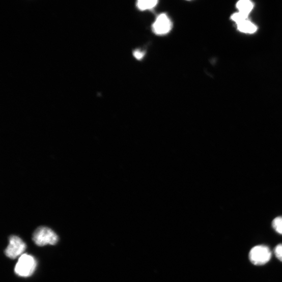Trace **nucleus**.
<instances>
[{"mask_svg":"<svg viewBox=\"0 0 282 282\" xmlns=\"http://www.w3.org/2000/svg\"><path fill=\"white\" fill-rule=\"evenodd\" d=\"M274 253L277 259L282 263V244H278L275 247Z\"/></svg>","mask_w":282,"mask_h":282,"instance_id":"9b49d317","label":"nucleus"},{"mask_svg":"<svg viewBox=\"0 0 282 282\" xmlns=\"http://www.w3.org/2000/svg\"><path fill=\"white\" fill-rule=\"evenodd\" d=\"M158 3L157 0H139L136 5L139 10L146 11L154 8Z\"/></svg>","mask_w":282,"mask_h":282,"instance_id":"423d86ee","label":"nucleus"},{"mask_svg":"<svg viewBox=\"0 0 282 282\" xmlns=\"http://www.w3.org/2000/svg\"><path fill=\"white\" fill-rule=\"evenodd\" d=\"M248 15L246 14L239 12L234 14L232 16V19L237 23V24L246 21Z\"/></svg>","mask_w":282,"mask_h":282,"instance_id":"9d476101","label":"nucleus"},{"mask_svg":"<svg viewBox=\"0 0 282 282\" xmlns=\"http://www.w3.org/2000/svg\"><path fill=\"white\" fill-rule=\"evenodd\" d=\"M9 245L5 250L6 256L11 259H15L23 254L26 248L24 241L16 236H11L9 238Z\"/></svg>","mask_w":282,"mask_h":282,"instance_id":"20e7f679","label":"nucleus"},{"mask_svg":"<svg viewBox=\"0 0 282 282\" xmlns=\"http://www.w3.org/2000/svg\"><path fill=\"white\" fill-rule=\"evenodd\" d=\"M272 226L276 232L282 235V217L275 218L272 221Z\"/></svg>","mask_w":282,"mask_h":282,"instance_id":"1a4fd4ad","label":"nucleus"},{"mask_svg":"<svg viewBox=\"0 0 282 282\" xmlns=\"http://www.w3.org/2000/svg\"><path fill=\"white\" fill-rule=\"evenodd\" d=\"M237 25L238 30L241 32L251 34L257 31L256 26L247 20Z\"/></svg>","mask_w":282,"mask_h":282,"instance_id":"0eeeda50","label":"nucleus"},{"mask_svg":"<svg viewBox=\"0 0 282 282\" xmlns=\"http://www.w3.org/2000/svg\"><path fill=\"white\" fill-rule=\"evenodd\" d=\"M272 253L270 248L265 245H258L250 251L249 258L251 263L255 266H263L270 260Z\"/></svg>","mask_w":282,"mask_h":282,"instance_id":"7ed1b4c3","label":"nucleus"},{"mask_svg":"<svg viewBox=\"0 0 282 282\" xmlns=\"http://www.w3.org/2000/svg\"><path fill=\"white\" fill-rule=\"evenodd\" d=\"M172 23L170 18L165 14L159 15L152 26L155 34L163 35L168 33L172 29Z\"/></svg>","mask_w":282,"mask_h":282,"instance_id":"39448f33","label":"nucleus"},{"mask_svg":"<svg viewBox=\"0 0 282 282\" xmlns=\"http://www.w3.org/2000/svg\"><path fill=\"white\" fill-rule=\"evenodd\" d=\"M33 240L39 246L47 245H54L58 241V237L51 229L44 227H39L34 232Z\"/></svg>","mask_w":282,"mask_h":282,"instance_id":"f257e3e1","label":"nucleus"},{"mask_svg":"<svg viewBox=\"0 0 282 282\" xmlns=\"http://www.w3.org/2000/svg\"><path fill=\"white\" fill-rule=\"evenodd\" d=\"M36 266V261L33 256L23 254L19 258L15 267V272L20 276L28 277L34 272Z\"/></svg>","mask_w":282,"mask_h":282,"instance_id":"f03ea898","label":"nucleus"},{"mask_svg":"<svg viewBox=\"0 0 282 282\" xmlns=\"http://www.w3.org/2000/svg\"><path fill=\"white\" fill-rule=\"evenodd\" d=\"M237 7L239 12L248 15L253 8V5L251 2L247 0H242L237 3Z\"/></svg>","mask_w":282,"mask_h":282,"instance_id":"6e6552de","label":"nucleus"},{"mask_svg":"<svg viewBox=\"0 0 282 282\" xmlns=\"http://www.w3.org/2000/svg\"><path fill=\"white\" fill-rule=\"evenodd\" d=\"M133 55L135 58H136L138 60H139L144 58L145 55V52L143 51H140L138 50H137L134 52Z\"/></svg>","mask_w":282,"mask_h":282,"instance_id":"f8f14e48","label":"nucleus"}]
</instances>
